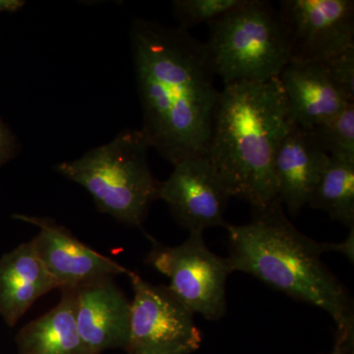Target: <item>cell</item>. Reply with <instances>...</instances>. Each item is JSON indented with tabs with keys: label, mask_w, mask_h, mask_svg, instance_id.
Returning a JSON list of instances; mask_svg holds the SVG:
<instances>
[{
	"label": "cell",
	"mask_w": 354,
	"mask_h": 354,
	"mask_svg": "<svg viewBox=\"0 0 354 354\" xmlns=\"http://www.w3.org/2000/svg\"><path fill=\"white\" fill-rule=\"evenodd\" d=\"M141 131L177 162L206 156L220 91L203 41L180 27L135 18L129 32Z\"/></svg>",
	"instance_id": "1"
},
{
	"label": "cell",
	"mask_w": 354,
	"mask_h": 354,
	"mask_svg": "<svg viewBox=\"0 0 354 354\" xmlns=\"http://www.w3.org/2000/svg\"><path fill=\"white\" fill-rule=\"evenodd\" d=\"M225 228L234 272L252 274L274 290L323 309L337 325V344L353 346V302L321 258L327 251L346 254V242L321 243L306 236L288 220L279 200L255 209L248 223Z\"/></svg>",
	"instance_id": "2"
},
{
	"label": "cell",
	"mask_w": 354,
	"mask_h": 354,
	"mask_svg": "<svg viewBox=\"0 0 354 354\" xmlns=\"http://www.w3.org/2000/svg\"><path fill=\"white\" fill-rule=\"evenodd\" d=\"M291 127L279 78L225 85L206 157L230 198L254 211L278 201L274 158Z\"/></svg>",
	"instance_id": "3"
},
{
	"label": "cell",
	"mask_w": 354,
	"mask_h": 354,
	"mask_svg": "<svg viewBox=\"0 0 354 354\" xmlns=\"http://www.w3.org/2000/svg\"><path fill=\"white\" fill-rule=\"evenodd\" d=\"M150 149L141 130L127 128L82 157L55 165V171L85 188L100 212L139 227L160 186L149 165Z\"/></svg>",
	"instance_id": "4"
},
{
	"label": "cell",
	"mask_w": 354,
	"mask_h": 354,
	"mask_svg": "<svg viewBox=\"0 0 354 354\" xmlns=\"http://www.w3.org/2000/svg\"><path fill=\"white\" fill-rule=\"evenodd\" d=\"M208 26L205 46L214 73L225 85L278 78L290 62L285 25L269 1L244 0Z\"/></svg>",
	"instance_id": "5"
},
{
	"label": "cell",
	"mask_w": 354,
	"mask_h": 354,
	"mask_svg": "<svg viewBox=\"0 0 354 354\" xmlns=\"http://www.w3.org/2000/svg\"><path fill=\"white\" fill-rule=\"evenodd\" d=\"M147 262L169 279V290L193 314L220 320L227 309L225 283L234 272L227 258L212 252L203 232H190L180 245H156Z\"/></svg>",
	"instance_id": "6"
},
{
	"label": "cell",
	"mask_w": 354,
	"mask_h": 354,
	"mask_svg": "<svg viewBox=\"0 0 354 354\" xmlns=\"http://www.w3.org/2000/svg\"><path fill=\"white\" fill-rule=\"evenodd\" d=\"M133 299L125 351L131 354H190L202 344L194 314L167 286H153L130 272Z\"/></svg>",
	"instance_id": "7"
},
{
	"label": "cell",
	"mask_w": 354,
	"mask_h": 354,
	"mask_svg": "<svg viewBox=\"0 0 354 354\" xmlns=\"http://www.w3.org/2000/svg\"><path fill=\"white\" fill-rule=\"evenodd\" d=\"M290 62H325L354 48L353 0H283Z\"/></svg>",
	"instance_id": "8"
},
{
	"label": "cell",
	"mask_w": 354,
	"mask_h": 354,
	"mask_svg": "<svg viewBox=\"0 0 354 354\" xmlns=\"http://www.w3.org/2000/svg\"><path fill=\"white\" fill-rule=\"evenodd\" d=\"M158 199L189 232L227 227L225 213L230 197L206 156L174 165L169 178L160 183Z\"/></svg>",
	"instance_id": "9"
},
{
	"label": "cell",
	"mask_w": 354,
	"mask_h": 354,
	"mask_svg": "<svg viewBox=\"0 0 354 354\" xmlns=\"http://www.w3.org/2000/svg\"><path fill=\"white\" fill-rule=\"evenodd\" d=\"M13 218L39 227L32 243L58 288H77L118 274L128 276L131 272L78 241L51 218L20 214Z\"/></svg>",
	"instance_id": "10"
},
{
	"label": "cell",
	"mask_w": 354,
	"mask_h": 354,
	"mask_svg": "<svg viewBox=\"0 0 354 354\" xmlns=\"http://www.w3.org/2000/svg\"><path fill=\"white\" fill-rule=\"evenodd\" d=\"M75 298L77 325L90 354L127 348L131 301L113 278L79 286Z\"/></svg>",
	"instance_id": "11"
},
{
	"label": "cell",
	"mask_w": 354,
	"mask_h": 354,
	"mask_svg": "<svg viewBox=\"0 0 354 354\" xmlns=\"http://www.w3.org/2000/svg\"><path fill=\"white\" fill-rule=\"evenodd\" d=\"M330 157L312 131L290 127L274 158L278 197L297 216L309 204Z\"/></svg>",
	"instance_id": "12"
},
{
	"label": "cell",
	"mask_w": 354,
	"mask_h": 354,
	"mask_svg": "<svg viewBox=\"0 0 354 354\" xmlns=\"http://www.w3.org/2000/svg\"><path fill=\"white\" fill-rule=\"evenodd\" d=\"M291 124L315 129L349 102L335 88L323 62H290L278 77Z\"/></svg>",
	"instance_id": "13"
},
{
	"label": "cell",
	"mask_w": 354,
	"mask_h": 354,
	"mask_svg": "<svg viewBox=\"0 0 354 354\" xmlns=\"http://www.w3.org/2000/svg\"><path fill=\"white\" fill-rule=\"evenodd\" d=\"M58 288L32 241L0 257V315L13 327L39 297Z\"/></svg>",
	"instance_id": "14"
},
{
	"label": "cell",
	"mask_w": 354,
	"mask_h": 354,
	"mask_svg": "<svg viewBox=\"0 0 354 354\" xmlns=\"http://www.w3.org/2000/svg\"><path fill=\"white\" fill-rule=\"evenodd\" d=\"M62 290L55 308L18 333L19 354H90L77 325L75 288Z\"/></svg>",
	"instance_id": "15"
},
{
	"label": "cell",
	"mask_w": 354,
	"mask_h": 354,
	"mask_svg": "<svg viewBox=\"0 0 354 354\" xmlns=\"http://www.w3.org/2000/svg\"><path fill=\"white\" fill-rule=\"evenodd\" d=\"M308 206L325 212L349 230L353 228L354 162L330 158Z\"/></svg>",
	"instance_id": "16"
},
{
	"label": "cell",
	"mask_w": 354,
	"mask_h": 354,
	"mask_svg": "<svg viewBox=\"0 0 354 354\" xmlns=\"http://www.w3.org/2000/svg\"><path fill=\"white\" fill-rule=\"evenodd\" d=\"M330 158L354 162V104L312 130Z\"/></svg>",
	"instance_id": "17"
},
{
	"label": "cell",
	"mask_w": 354,
	"mask_h": 354,
	"mask_svg": "<svg viewBox=\"0 0 354 354\" xmlns=\"http://www.w3.org/2000/svg\"><path fill=\"white\" fill-rule=\"evenodd\" d=\"M244 0H174L172 11L181 29L206 23L209 25L221 16L241 6Z\"/></svg>",
	"instance_id": "18"
},
{
	"label": "cell",
	"mask_w": 354,
	"mask_h": 354,
	"mask_svg": "<svg viewBox=\"0 0 354 354\" xmlns=\"http://www.w3.org/2000/svg\"><path fill=\"white\" fill-rule=\"evenodd\" d=\"M330 82L349 104H354V48L323 62Z\"/></svg>",
	"instance_id": "19"
},
{
	"label": "cell",
	"mask_w": 354,
	"mask_h": 354,
	"mask_svg": "<svg viewBox=\"0 0 354 354\" xmlns=\"http://www.w3.org/2000/svg\"><path fill=\"white\" fill-rule=\"evenodd\" d=\"M20 143L17 137L0 118V167L19 153Z\"/></svg>",
	"instance_id": "20"
},
{
	"label": "cell",
	"mask_w": 354,
	"mask_h": 354,
	"mask_svg": "<svg viewBox=\"0 0 354 354\" xmlns=\"http://www.w3.org/2000/svg\"><path fill=\"white\" fill-rule=\"evenodd\" d=\"M25 4L24 0H0V12L15 13Z\"/></svg>",
	"instance_id": "21"
},
{
	"label": "cell",
	"mask_w": 354,
	"mask_h": 354,
	"mask_svg": "<svg viewBox=\"0 0 354 354\" xmlns=\"http://www.w3.org/2000/svg\"><path fill=\"white\" fill-rule=\"evenodd\" d=\"M351 351L349 346H344V344H335L334 351L330 354H348Z\"/></svg>",
	"instance_id": "22"
},
{
	"label": "cell",
	"mask_w": 354,
	"mask_h": 354,
	"mask_svg": "<svg viewBox=\"0 0 354 354\" xmlns=\"http://www.w3.org/2000/svg\"><path fill=\"white\" fill-rule=\"evenodd\" d=\"M128 354H131V353H128Z\"/></svg>",
	"instance_id": "23"
}]
</instances>
